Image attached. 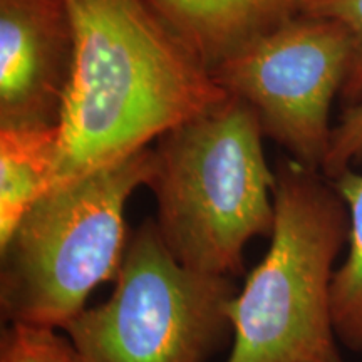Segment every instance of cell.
Returning a JSON list of instances; mask_svg holds the SVG:
<instances>
[{
  "instance_id": "1",
  "label": "cell",
  "mask_w": 362,
  "mask_h": 362,
  "mask_svg": "<svg viewBox=\"0 0 362 362\" xmlns=\"http://www.w3.org/2000/svg\"><path fill=\"white\" fill-rule=\"evenodd\" d=\"M66 4L74 57L54 187L143 151L232 96L149 0Z\"/></svg>"
},
{
  "instance_id": "2",
  "label": "cell",
  "mask_w": 362,
  "mask_h": 362,
  "mask_svg": "<svg viewBox=\"0 0 362 362\" xmlns=\"http://www.w3.org/2000/svg\"><path fill=\"white\" fill-rule=\"evenodd\" d=\"M259 116L230 96L158 139L146 187L156 198L163 243L188 269L245 274L243 253L274 230L275 171Z\"/></svg>"
},
{
  "instance_id": "3",
  "label": "cell",
  "mask_w": 362,
  "mask_h": 362,
  "mask_svg": "<svg viewBox=\"0 0 362 362\" xmlns=\"http://www.w3.org/2000/svg\"><path fill=\"white\" fill-rule=\"evenodd\" d=\"M274 171L270 245L228 304L226 362H346L330 285L349 238V210L320 170L282 158Z\"/></svg>"
},
{
  "instance_id": "4",
  "label": "cell",
  "mask_w": 362,
  "mask_h": 362,
  "mask_svg": "<svg viewBox=\"0 0 362 362\" xmlns=\"http://www.w3.org/2000/svg\"><path fill=\"white\" fill-rule=\"evenodd\" d=\"M153 149L49 189L0 243V314L7 325L62 330L98 285L116 280L124 214L146 187Z\"/></svg>"
},
{
  "instance_id": "5",
  "label": "cell",
  "mask_w": 362,
  "mask_h": 362,
  "mask_svg": "<svg viewBox=\"0 0 362 362\" xmlns=\"http://www.w3.org/2000/svg\"><path fill=\"white\" fill-rule=\"evenodd\" d=\"M232 277L188 269L155 220L129 233L111 296L62 329L84 362H206L233 337Z\"/></svg>"
},
{
  "instance_id": "6",
  "label": "cell",
  "mask_w": 362,
  "mask_h": 362,
  "mask_svg": "<svg viewBox=\"0 0 362 362\" xmlns=\"http://www.w3.org/2000/svg\"><path fill=\"white\" fill-rule=\"evenodd\" d=\"M352 61V37L334 19L298 13L214 71L226 93L247 103L262 131L293 160L322 171Z\"/></svg>"
},
{
  "instance_id": "7",
  "label": "cell",
  "mask_w": 362,
  "mask_h": 362,
  "mask_svg": "<svg viewBox=\"0 0 362 362\" xmlns=\"http://www.w3.org/2000/svg\"><path fill=\"white\" fill-rule=\"evenodd\" d=\"M72 57L66 0H0V128L57 124Z\"/></svg>"
},
{
  "instance_id": "8",
  "label": "cell",
  "mask_w": 362,
  "mask_h": 362,
  "mask_svg": "<svg viewBox=\"0 0 362 362\" xmlns=\"http://www.w3.org/2000/svg\"><path fill=\"white\" fill-rule=\"evenodd\" d=\"M189 51L214 71L302 13V0H149Z\"/></svg>"
},
{
  "instance_id": "9",
  "label": "cell",
  "mask_w": 362,
  "mask_h": 362,
  "mask_svg": "<svg viewBox=\"0 0 362 362\" xmlns=\"http://www.w3.org/2000/svg\"><path fill=\"white\" fill-rule=\"evenodd\" d=\"M59 126L0 128V243L54 187Z\"/></svg>"
},
{
  "instance_id": "10",
  "label": "cell",
  "mask_w": 362,
  "mask_h": 362,
  "mask_svg": "<svg viewBox=\"0 0 362 362\" xmlns=\"http://www.w3.org/2000/svg\"><path fill=\"white\" fill-rule=\"evenodd\" d=\"M330 181L349 210V250L334 272L330 310L339 342L362 352V175L347 168Z\"/></svg>"
},
{
  "instance_id": "11",
  "label": "cell",
  "mask_w": 362,
  "mask_h": 362,
  "mask_svg": "<svg viewBox=\"0 0 362 362\" xmlns=\"http://www.w3.org/2000/svg\"><path fill=\"white\" fill-rule=\"evenodd\" d=\"M0 362H84L62 330L7 325L0 336Z\"/></svg>"
},
{
  "instance_id": "12",
  "label": "cell",
  "mask_w": 362,
  "mask_h": 362,
  "mask_svg": "<svg viewBox=\"0 0 362 362\" xmlns=\"http://www.w3.org/2000/svg\"><path fill=\"white\" fill-rule=\"evenodd\" d=\"M300 11L347 27L352 37V61L341 98L346 106L362 101V0H302Z\"/></svg>"
},
{
  "instance_id": "13",
  "label": "cell",
  "mask_w": 362,
  "mask_h": 362,
  "mask_svg": "<svg viewBox=\"0 0 362 362\" xmlns=\"http://www.w3.org/2000/svg\"><path fill=\"white\" fill-rule=\"evenodd\" d=\"M362 161V101L347 106L332 128L330 146L322 173L329 180L352 168V163Z\"/></svg>"
}]
</instances>
